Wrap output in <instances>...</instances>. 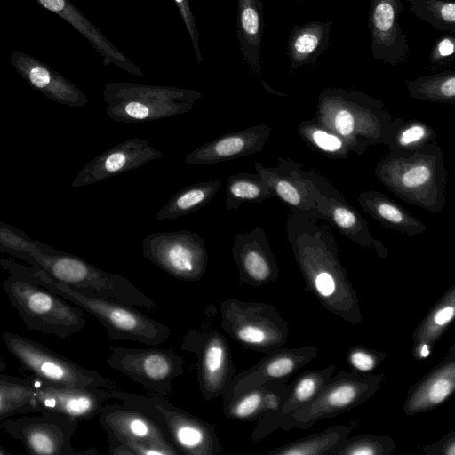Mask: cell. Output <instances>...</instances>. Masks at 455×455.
<instances>
[{
	"instance_id": "cell-30",
	"label": "cell",
	"mask_w": 455,
	"mask_h": 455,
	"mask_svg": "<svg viewBox=\"0 0 455 455\" xmlns=\"http://www.w3.org/2000/svg\"><path fill=\"white\" fill-rule=\"evenodd\" d=\"M195 103L164 100L155 98H133L109 104L107 115L123 123H141L171 117L188 112Z\"/></svg>"
},
{
	"instance_id": "cell-52",
	"label": "cell",
	"mask_w": 455,
	"mask_h": 455,
	"mask_svg": "<svg viewBox=\"0 0 455 455\" xmlns=\"http://www.w3.org/2000/svg\"><path fill=\"white\" fill-rule=\"evenodd\" d=\"M299 3H303L305 0H297Z\"/></svg>"
},
{
	"instance_id": "cell-10",
	"label": "cell",
	"mask_w": 455,
	"mask_h": 455,
	"mask_svg": "<svg viewBox=\"0 0 455 455\" xmlns=\"http://www.w3.org/2000/svg\"><path fill=\"white\" fill-rule=\"evenodd\" d=\"M215 315L209 305L204 321L188 329L181 342L182 350L196 356L198 387L206 401L222 397L237 373L228 339L212 325Z\"/></svg>"
},
{
	"instance_id": "cell-26",
	"label": "cell",
	"mask_w": 455,
	"mask_h": 455,
	"mask_svg": "<svg viewBox=\"0 0 455 455\" xmlns=\"http://www.w3.org/2000/svg\"><path fill=\"white\" fill-rule=\"evenodd\" d=\"M287 382L286 379L270 381L222 402L224 415L240 421H258L278 410L291 389Z\"/></svg>"
},
{
	"instance_id": "cell-43",
	"label": "cell",
	"mask_w": 455,
	"mask_h": 455,
	"mask_svg": "<svg viewBox=\"0 0 455 455\" xmlns=\"http://www.w3.org/2000/svg\"><path fill=\"white\" fill-rule=\"evenodd\" d=\"M386 356V353L382 351L356 345L347 351V361L357 372L363 373L376 369Z\"/></svg>"
},
{
	"instance_id": "cell-36",
	"label": "cell",
	"mask_w": 455,
	"mask_h": 455,
	"mask_svg": "<svg viewBox=\"0 0 455 455\" xmlns=\"http://www.w3.org/2000/svg\"><path fill=\"white\" fill-rule=\"evenodd\" d=\"M225 205L236 210L243 203H259L275 196L274 192L259 173L237 172L227 180Z\"/></svg>"
},
{
	"instance_id": "cell-19",
	"label": "cell",
	"mask_w": 455,
	"mask_h": 455,
	"mask_svg": "<svg viewBox=\"0 0 455 455\" xmlns=\"http://www.w3.org/2000/svg\"><path fill=\"white\" fill-rule=\"evenodd\" d=\"M164 156V153L151 146L146 140L128 139L92 160L82 170L75 185L82 186L101 181Z\"/></svg>"
},
{
	"instance_id": "cell-13",
	"label": "cell",
	"mask_w": 455,
	"mask_h": 455,
	"mask_svg": "<svg viewBox=\"0 0 455 455\" xmlns=\"http://www.w3.org/2000/svg\"><path fill=\"white\" fill-rule=\"evenodd\" d=\"M78 421L60 413L43 411L35 416L0 420V429L20 441L31 455H94L95 448L74 450L71 438Z\"/></svg>"
},
{
	"instance_id": "cell-4",
	"label": "cell",
	"mask_w": 455,
	"mask_h": 455,
	"mask_svg": "<svg viewBox=\"0 0 455 455\" xmlns=\"http://www.w3.org/2000/svg\"><path fill=\"white\" fill-rule=\"evenodd\" d=\"M377 179L410 204L435 213L445 204L448 171L443 153L435 142L403 156H387L375 166Z\"/></svg>"
},
{
	"instance_id": "cell-15",
	"label": "cell",
	"mask_w": 455,
	"mask_h": 455,
	"mask_svg": "<svg viewBox=\"0 0 455 455\" xmlns=\"http://www.w3.org/2000/svg\"><path fill=\"white\" fill-rule=\"evenodd\" d=\"M275 167L254 163L256 172L292 212H315L321 196L344 200L343 195L324 177L314 170H302V164L290 158L278 157Z\"/></svg>"
},
{
	"instance_id": "cell-46",
	"label": "cell",
	"mask_w": 455,
	"mask_h": 455,
	"mask_svg": "<svg viewBox=\"0 0 455 455\" xmlns=\"http://www.w3.org/2000/svg\"><path fill=\"white\" fill-rule=\"evenodd\" d=\"M427 455H455V431L451 430L437 442L420 447Z\"/></svg>"
},
{
	"instance_id": "cell-29",
	"label": "cell",
	"mask_w": 455,
	"mask_h": 455,
	"mask_svg": "<svg viewBox=\"0 0 455 455\" xmlns=\"http://www.w3.org/2000/svg\"><path fill=\"white\" fill-rule=\"evenodd\" d=\"M333 20L296 24L288 36V57L292 70L315 63L328 48Z\"/></svg>"
},
{
	"instance_id": "cell-16",
	"label": "cell",
	"mask_w": 455,
	"mask_h": 455,
	"mask_svg": "<svg viewBox=\"0 0 455 455\" xmlns=\"http://www.w3.org/2000/svg\"><path fill=\"white\" fill-rule=\"evenodd\" d=\"M318 352L317 347L303 346L284 348L281 347L266 353L252 367L235 374L222 395V402L270 381L289 380L295 372L312 362Z\"/></svg>"
},
{
	"instance_id": "cell-40",
	"label": "cell",
	"mask_w": 455,
	"mask_h": 455,
	"mask_svg": "<svg viewBox=\"0 0 455 455\" xmlns=\"http://www.w3.org/2000/svg\"><path fill=\"white\" fill-rule=\"evenodd\" d=\"M409 10L434 28L455 35V1L417 0Z\"/></svg>"
},
{
	"instance_id": "cell-31",
	"label": "cell",
	"mask_w": 455,
	"mask_h": 455,
	"mask_svg": "<svg viewBox=\"0 0 455 455\" xmlns=\"http://www.w3.org/2000/svg\"><path fill=\"white\" fill-rule=\"evenodd\" d=\"M237 39L243 56L257 75L260 71V50L264 31L261 0H237Z\"/></svg>"
},
{
	"instance_id": "cell-12",
	"label": "cell",
	"mask_w": 455,
	"mask_h": 455,
	"mask_svg": "<svg viewBox=\"0 0 455 455\" xmlns=\"http://www.w3.org/2000/svg\"><path fill=\"white\" fill-rule=\"evenodd\" d=\"M142 253L165 273L187 282L203 278L209 259L204 240L187 229L149 234L142 241Z\"/></svg>"
},
{
	"instance_id": "cell-14",
	"label": "cell",
	"mask_w": 455,
	"mask_h": 455,
	"mask_svg": "<svg viewBox=\"0 0 455 455\" xmlns=\"http://www.w3.org/2000/svg\"><path fill=\"white\" fill-rule=\"evenodd\" d=\"M106 363L148 392L163 397L170 394L172 381L184 372L183 358L172 349L112 347Z\"/></svg>"
},
{
	"instance_id": "cell-6",
	"label": "cell",
	"mask_w": 455,
	"mask_h": 455,
	"mask_svg": "<svg viewBox=\"0 0 455 455\" xmlns=\"http://www.w3.org/2000/svg\"><path fill=\"white\" fill-rule=\"evenodd\" d=\"M111 399L119 400L148 414L164 429L182 454L220 455V444L214 425L172 404L165 397L145 396L119 389H109Z\"/></svg>"
},
{
	"instance_id": "cell-53",
	"label": "cell",
	"mask_w": 455,
	"mask_h": 455,
	"mask_svg": "<svg viewBox=\"0 0 455 455\" xmlns=\"http://www.w3.org/2000/svg\"><path fill=\"white\" fill-rule=\"evenodd\" d=\"M448 1H455V0H448Z\"/></svg>"
},
{
	"instance_id": "cell-39",
	"label": "cell",
	"mask_w": 455,
	"mask_h": 455,
	"mask_svg": "<svg viewBox=\"0 0 455 455\" xmlns=\"http://www.w3.org/2000/svg\"><path fill=\"white\" fill-rule=\"evenodd\" d=\"M297 131L308 147L331 159L345 160L351 152L339 135L322 126L314 117L302 121Z\"/></svg>"
},
{
	"instance_id": "cell-28",
	"label": "cell",
	"mask_w": 455,
	"mask_h": 455,
	"mask_svg": "<svg viewBox=\"0 0 455 455\" xmlns=\"http://www.w3.org/2000/svg\"><path fill=\"white\" fill-rule=\"evenodd\" d=\"M357 202L365 212L388 229L409 236L422 234L427 229L422 221L379 191H363Z\"/></svg>"
},
{
	"instance_id": "cell-44",
	"label": "cell",
	"mask_w": 455,
	"mask_h": 455,
	"mask_svg": "<svg viewBox=\"0 0 455 455\" xmlns=\"http://www.w3.org/2000/svg\"><path fill=\"white\" fill-rule=\"evenodd\" d=\"M454 53L455 35L448 33L435 41L429 52L428 60L433 65H450L454 62Z\"/></svg>"
},
{
	"instance_id": "cell-17",
	"label": "cell",
	"mask_w": 455,
	"mask_h": 455,
	"mask_svg": "<svg viewBox=\"0 0 455 455\" xmlns=\"http://www.w3.org/2000/svg\"><path fill=\"white\" fill-rule=\"evenodd\" d=\"M401 0H370L368 28L372 57L393 67L408 61L409 44L400 25Z\"/></svg>"
},
{
	"instance_id": "cell-27",
	"label": "cell",
	"mask_w": 455,
	"mask_h": 455,
	"mask_svg": "<svg viewBox=\"0 0 455 455\" xmlns=\"http://www.w3.org/2000/svg\"><path fill=\"white\" fill-rule=\"evenodd\" d=\"M455 316V284L433 305L412 333V355L416 360L427 358Z\"/></svg>"
},
{
	"instance_id": "cell-37",
	"label": "cell",
	"mask_w": 455,
	"mask_h": 455,
	"mask_svg": "<svg viewBox=\"0 0 455 455\" xmlns=\"http://www.w3.org/2000/svg\"><path fill=\"white\" fill-rule=\"evenodd\" d=\"M411 98L433 103L455 104V71L424 75L405 82Z\"/></svg>"
},
{
	"instance_id": "cell-38",
	"label": "cell",
	"mask_w": 455,
	"mask_h": 455,
	"mask_svg": "<svg viewBox=\"0 0 455 455\" xmlns=\"http://www.w3.org/2000/svg\"><path fill=\"white\" fill-rule=\"evenodd\" d=\"M436 132L428 124L419 119L400 121L393 132L387 147L390 156L410 155L425 145L435 141Z\"/></svg>"
},
{
	"instance_id": "cell-45",
	"label": "cell",
	"mask_w": 455,
	"mask_h": 455,
	"mask_svg": "<svg viewBox=\"0 0 455 455\" xmlns=\"http://www.w3.org/2000/svg\"><path fill=\"white\" fill-rule=\"evenodd\" d=\"M177 7L182 16V19L187 27L188 32L190 36L191 42L193 44L195 52L196 53V60L197 64H201L203 61V57L200 52L199 48V34L196 26L195 17L190 10V6L188 4V0H174Z\"/></svg>"
},
{
	"instance_id": "cell-9",
	"label": "cell",
	"mask_w": 455,
	"mask_h": 455,
	"mask_svg": "<svg viewBox=\"0 0 455 455\" xmlns=\"http://www.w3.org/2000/svg\"><path fill=\"white\" fill-rule=\"evenodd\" d=\"M220 327L243 347L264 354L283 347L290 333L275 306L234 298L220 303Z\"/></svg>"
},
{
	"instance_id": "cell-18",
	"label": "cell",
	"mask_w": 455,
	"mask_h": 455,
	"mask_svg": "<svg viewBox=\"0 0 455 455\" xmlns=\"http://www.w3.org/2000/svg\"><path fill=\"white\" fill-rule=\"evenodd\" d=\"M231 251L241 285L260 287L278 279V264L262 227L236 234Z\"/></svg>"
},
{
	"instance_id": "cell-21",
	"label": "cell",
	"mask_w": 455,
	"mask_h": 455,
	"mask_svg": "<svg viewBox=\"0 0 455 455\" xmlns=\"http://www.w3.org/2000/svg\"><path fill=\"white\" fill-rule=\"evenodd\" d=\"M270 134L271 127L267 124L228 132L196 148L186 156L185 162L203 165L253 155L264 148Z\"/></svg>"
},
{
	"instance_id": "cell-7",
	"label": "cell",
	"mask_w": 455,
	"mask_h": 455,
	"mask_svg": "<svg viewBox=\"0 0 455 455\" xmlns=\"http://www.w3.org/2000/svg\"><path fill=\"white\" fill-rule=\"evenodd\" d=\"M30 253L37 264L36 268L44 269L58 282L130 306L149 310L158 308L152 299L119 274L104 271L73 255L36 250Z\"/></svg>"
},
{
	"instance_id": "cell-34",
	"label": "cell",
	"mask_w": 455,
	"mask_h": 455,
	"mask_svg": "<svg viewBox=\"0 0 455 455\" xmlns=\"http://www.w3.org/2000/svg\"><path fill=\"white\" fill-rule=\"evenodd\" d=\"M103 96L105 101L109 105L133 98H156L164 100L196 103L203 94L197 91L176 87L114 82L105 85Z\"/></svg>"
},
{
	"instance_id": "cell-41",
	"label": "cell",
	"mask_w": 455,
	"mask_h": 455,
	"mask_svg": "<svg viewBox=\"0 0 455 455\" xmlns=\"http://www.w3.org/2000/svg\"><path fill=\"white\" fill-rule=\"evenodd\" d=\"M395 440L387 435L361 434L347 438L336 455H390Z\"/></svg>"
},
{
	"instance_id": "cell-49",
	"label": "cell",
	"mask_w": 455,
	"mask_h": 455,
	"mask_svg": "<svg viewBox=\"0 0 455 455\" xmlns=\"http://www.w3.org/2000/svg\"><path fill=\"white\" fill-rule=\"evenodd\" d=\"M0 455H12V452L8 451L0 444Z\"/></svg>"
},
{
	"instance_id": "cell-11",
	"label": "cell",
	"mask_w": 455,
	"mask_h": 455,
	"mask_svg": "<svg viewBox=\"0 0 455 455\" xmlns=\"http://www.w3.org/2000/svg\"><path fill=\"white\" fill-rule=\"evenodd\" d=\"M382 374L339 371L327 380L316 396L294 412L284 430L307 429L317 421L336 417L362 405L379 390Z\"/></svg>"
},
{
	"instance_id": "cell-25",
	"label": "cell",
	"mask_w": 455,
	"mask_h": 455,
	"mask_svg": "<svg viewBox=\"0 0 455 455\" xmlns=\"http://www.w3.org/2000/svg\"><path fill=\"white\" fill-rule=\"evenodd\" d=\"M315 211L321 219L331 223L346 238L362 247L373 249L382 259L387 256V249L371 235L366 220L345 199L321 196Z\"/></svg>"
},
{
	"instance_id": "cell-50",
	"label": "cell",
	"mask_w": 455,
	"mask_h": 455,
	"mask_svg": "<svg viewBox=\"0 0 455 455\" xmlns=\"http://www.w3.org/2000/svg\"><path fill=\"white\" fill-rule=\"evenodd\" d=\"M6 369V363L2 359V357L0 356V372H2L3 371H4Z\"/></svg>"
},
{
	"instance_id": "cell-47",
	"label": "cell",
	"mask_w": 455,
	"mask_h": 455,
	"mask_svg": "<svg viewBox=\"0 0 455 455\" xmlns=\"http://www.w3.org/2000/svg\"><path fill=\"white\" fill-rule=\"evenodd\" d=\"M29 78L31 83L38 88L45 87L50 82L48 71L42 67L34 68L30 72Z\"/></svg>"
},
{
	"instance_id": "cell-2",
	"label": "cell",
	"mask_w": 455,
	"mask_h": 455,
	"mask_svg": "<svg viewBox=\"0 0 455 455\" xmlns=\"http://www.w3.org/2000/svg\"><path fill=\"white\" fill-rule=\"evenodd\" d=\"M313 117L339 135L357 155H363L371 146L387 145L402 120L393 119L382 100L340 87H327L320 92Z\"/></svg>"
},
{
	"instance_id": "cell-33",
	"label": "cell",
	"mask_w": 455,
	"mask_h": 455,
	"mask_svg": "<svg viewBox=\"0 0 455 455\" xmlns=\"http://www.w3.org/2000/svg\"><path fill=\"white\" fill-rule=\"evenodd\" d=\"M222 185L220 180L200 181L177 191L156 212V220H164L196 213L207 204Z\"/></svg>"
},
{
	"instance_id": "cell-3",
	"label": "cell",
	"mask_w": 455,
	"mask_h": 455,
	"mask_svg": "<svg viewBox=\"0 0 455 455\" xmlns=\"http://www.w3.org/2000/svg\"><path fill=\"white\" fill-rule=\"evenodd\" d=\"M10 275L4 291L27 329L64 339L85 327L84 311L41 285L34 268L0 259Z\"/></svg>"
},
{
	"instance_id": "cell-51",
	"label": "cell",
	"mask_w": 455,
	"mask_h": 455,
	"mask_svg": "<svg viewBox=\"0 0 455 455\" xmlns=\"http://www.w3.org/2000/svg\"><path fill=\"white\" fill-rule=\"evenodd\" d=\"M415 1H417V0H407V2H408V3H410V4H412V3H414Z\"/></svg>"
},
{
	"instance_id": "cell-32",
	"label": "cell",
	"mask_w": 455,
	"mask_h": 455,
	"mask_svg": "<svg viewBox=\"0 0 455 455\" xmlns=\"http://www.w3.org/2000/svg\"><path fill=\"white\" fill-rule=\"evenodd\" d=\"M358 422L331 426L321 432L272 449L269 455H336Z\"/></svg>"
},
{
	"instance_id": "cell-5",
	"label": "cell",
	"mask_w": 455,
	"mask_h": 455,
	"mask_svg": "<svg viewBox=\"0 0 455 455\" xmlns=\"http://www.w3.org/2000/svg\"><path fill=\"white\" fill-rule=\"evenodd\" d=\"M34 273L41 285L94 316L112 339L131 340L154 347L164 343L171 336L167 325L133 306L75 289L52 279L41 268L34 267Z\"/></svg>"
},
{
	"instance_id": "cell-23",
	"label": "cell",
	"mask_w": 455,
	"mask_h": 455,
	"mask_svg": "<svg viewBox=\"0 0 455 455\" xmlns=\"http://www.w3.org/2000/svg\"><path fill=\"white\" fill-rule=\"evenodd\" d=\"M98 416L99 423L107 435L131 441L174 445L156 420L140 410L124 403L104 404Z\"/></svg>"
},
{
	"instance_id": "cell-22",
	"label": "cell",
	"mask_w": 455,
	"mask_h": 455,
	"mask_svg": "<svg viewBox=\"0 0 455 455\" xmlns=\"http://www.w3.org/2000/svg\"><path fill=\"white\" fill-rule=\"evenodd\" d=\"M335 369L336 365L331 364L323 369L310 370L298 375L291 384L290 392L278 410L266 414L256 421V426L250 435L251 440L258 442L276 430H284L291 416L316 396Z\"/></svg>"
},
{
	"instance_id": "cell-24",
	"label": "cell",
	"mask_w": 455,
	"mask_h": 455,
	"mask_svg": "<svg viewBox=\"0 0 455 455\" xmlns=\"http://www.w3.org/2000/svg\"><path fill=\"white\" fill-rule=\"evenodd\" d=\"M455 389V343L445 357L409 390L403 403L408 416L431 411L450 398Z\"/></svg>"
},
{
	"instance_id": "cell-48",
	"label": "cell",
	"mask_w": 455,
	"mask_h": 455,
	"mask_svg": "<svg viewBox=\"0 0 455 455\" xmlns=\"http://www.w3.org/2000/svg\"><path fill=\"white\" fill-rule=\"evenodd\" d=\"M47 9L54 12L60 11L64 7V0H39Z\"/></svg>"
},
{
	"instance_id": "cell-8",
	"label": "cell",
	"mask_w": 455,
	"mask_h": 455,
	"mask_svg": "<svg viewBox=\"0 0 455 455\" xmlns=\"http://www.w3.org/2000/svg\"><path fill=\"white\" fill-rule=\"evenodd\" d=\"M2 339L7 350L20 364L46 385L77 388H118L116 383L96 371L84 368L37 341L10 331L4 332Z\"/></svg>"
},
{
	"instance_id": "cell-42",
	"label": "cell",
	"mask_w": 455,
	"mask_h": 455,
	"mask_svg": "<svg viewBox=\"0 0 455 455\" xmlns=\"http://www.w3.org/2000/svg\"><path fill=\"white\" fill-rule=\"evenodd\" d=\"M110 455H179L174 445L131 441L107 435Z\"/></svg>"
},
{
	"instance_id": "cell-20",
	"label": "cell",
	"mask_w": 455,
	"mask_h": 455,
	"mask_svg": "<svg viewBox=\"0 0 455 455\" xmlns=\"http://www.w3.org/2000/svg\"><path fill=\"white\" fill-rule=\"evenodd\" d=\"M32 377L37 384L36 413L50 411L78 422L90 420L98 416L105 402L111 399L109 390L103 387H53Z\"/></svg>"
},
{
	"instance_id": "cell-35",
	"label": "cell",
	"mask_w": 455,
	"mask_h": 455,
	"mask_svg": "<svg viewBox=\"0 0 455 455\" xmlns=\"http://www.w3.org/2000/svg\"><path fill=\"white\" fill-rule=\"evenodd\" d=\"M36 390L37 384L32 376L23 379L0 374V420L36 412Z\"/></svg>"
},
{
	"instance_id": "cell-1",
	"label": "cell",
	"mask_w": 455,
	"mask_h": 455,
	"mask_svg": "<svg viewBox=\"0 0 455 455\" xmlns=\"http://www.w3.org/2000/svg\"><path fill=\"white\" fill-rule=\"evenodd\" d=\"M315 212H292L288 240L306 289L331 314L351 324L363 321L358 297L339 259L335 237Z\"/></svg>"
}]
</instances>
